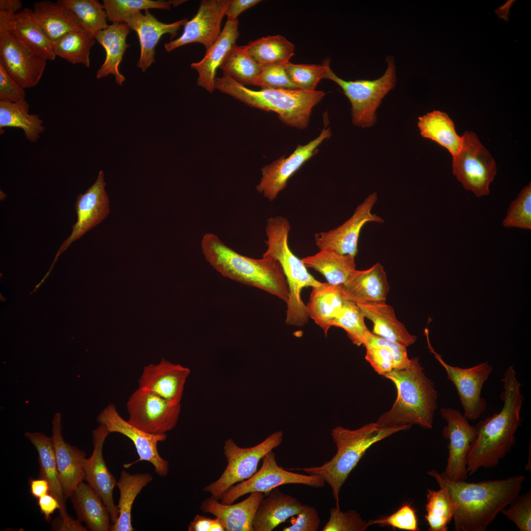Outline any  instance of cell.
<instances>
[{"label":"cell","mask_w":531,"mask_h":531,"mask_svg":"<svg viewBox=\"0 0 531 531\" xmlns=\"http://www.w3.org/2000/svg\"><path fill=\"white\" fill-rule=\"evenodd\" d=\"M427 474L448 493L453 505L454 530L485 531L497 515L520 495L525 476L467 482L453 481L435 470Z\"/></svg>","instance_id":"cell-1"},{"label":"cell","mask_w":531,"mask_h":531,"mask_svg":"<svg viewBox=\"0 0 531 531\" xmlns=\"http://www.w3.org/2000/svg\"><path fill=\"white\" fill-rule=\"evenodd\" d=\"M503 390L500 398L503 402L498 413L480 421L475 426L477 436L467 459V471L472 475L480 468L497 466L514 446L515 433L521 425L520 412L524 400L522 384L513 365L505 371L501 379Z\"/></svg>","instance_id":"cell-2"},{"label":"cell","mask_w":531,"mask_h":531,"mask_svg":"<svg viewBox=\"0 0 531 531\" xmlns=\"http://www.w3.org/2000/svg\"><path fill=\"white\" fill-rule=\"evenodd\" d=\"M384 377L395 384L397 397L391 408L376 422L384 426L415 424L432 428L438 392L434 383L425 375L418 357L411 358L407 367L393 369Z\"/></svg>","instance_id":"cell-3"},{"label":"cell","mask_w":531,"mask_h":531,"mask_svg":"<svg viewBox=\"0 0 531 531\" xmlns=\"http://www.w3.org/2000/svg\"><path fill=\"white\" fill-rule=\"evenodd\" d=\"M201 247L206 260L222 276L256 287L287 302L289 290L280 265L273 258L260 259L238 254L212 233L205 234Z\"/></svg>","instance_id":"cell-4"},{"label":"cell","mask_w":531,"mask_h":531,"mask_svg":"<svg viewBox=\"0 0 531 531\" xmlns=\"http://www.w3.org/2000/svg\"><path fill=\"white\" fill-rule=\"evenodd\" d=\"M411 427V425L384 426L377 422L355 430L337 426L331 433L337 447V452L331 460L319 466L292 470L322 477L331 488L336 506L340 508L341 488L367 450L374 443Z\"/></svg>","instance_id":"cell-5"},{"label":"cell","mask_w":531,"mask_h":531,"mask_svg":"<svg viewBox=\"0 0 531 531\" xmlns=\"http://www.w3.org/2000/svg\"><path fill=\"white\" fill-rule=\"evenodd\" d=\"M215 88L252 107L276 113L285 124L307 127L313 107L323 98V91L263 88L254 90L224 74L216 77Z\"/></svg>","instance_id":"cell-6"},{"label":"cell","mask_w":531,"mask_h":531,"mask_svg":"<svg viewBox=\"0 0 531 531\" xmlns=\"http://www.w3.org/2000/svg\"><path fill=\"white\" fill-rule=\"evenodd\" d=\"M290 225L281 216L269 218L266 221L265 243L267 249L264 256H270L281 266L286 278L289 295L287 303L285 323L291 325L302 326L308 322L306 306L301 298V292L305 287H318L325 283L316 280L307 271L301 260L291 250L288 244Z\"/></svg>","instance_id":"cell-7"},{"label":"cell","mask_w":531,"mask_h":531,"mask_svg":"<svg viewBox=\"0 0 531 531\" xmlns=\"http://www.w3.org/2000/svg\"><path fill=\"white\" fill-rule=\"evenodd\" d=\"M388 66L384 74L374 80L346 81L338 77L327 65L324 78L332 80L343 90L352 105V121L362 128L373 126L376 121V111L383 98L394 87L395 65L393 58H386Z\"/></svg>","instance_id":"cell-8"},{"label":"cell","mask_w":531,"mask_h":531,"mask_svg":"<svg viewBox=\"0 0 531 531\" xmlns=\"http://www.w3.org/2000/svg\"><path fill=\"white\" fill-rule=\"evenodd\" d=\"M283 437L282 431H278L260 443L248 447H241L232 439H227L223 446L227 463L226 467L219 478L206 486L203 491L220 500L235 484L252 476L256 472L260 460L268 452L280 445Z\"/></svg>","instance_id":"cell-9"},{"label":"cell","mask_w":531,"mask_h":531,"mask_svg":"<svg viewBox=\"0 0 531 531\" xmlns=\"http://www.w3.org/2000/svg\"><path fill=\"white\" fill-rule=\"evenodd\" d=\"M461 137V148L453 157V175L476 197L488 195L497 173L495 161L474 132L466 131Z\"/></svg>","instance_id":"cell-10"},{"label":"cell","mask_w":531,"mask_h":531,"mask_svg":"<svg viewBox=\"0 0 531 531\" xmlns=\"http://www.w3.org/2000/svg\"><path fill=\"white\" fill-rule=\"evenodd\" d=\"M260 470L249 478L230 488L221 497V502L234 503L239 498L252 492L266 495L272 489L288 484H299L314 488L323 487L324 480L316 475L301 474L286 470L277 463L276 454L270 451L262 459Z\"/></svg>","instance_id":"cell-11"},{"label":"cell","mask_w":531,"mask_h":531,"mask_svg":"<svg viewBox=\"0 0 531 531\" xmlns=\"http://www.w3.org/2000/svg\"><path fill=\"white\" fill-rule=\"evenodd\" d=\"M424 333L430 352L444 368L447 379L457 390L464 410L463 414L469 419H478L487 406L486 400L481 397V391L484 383L493 371V366L487 361L466 368L451 366L446 363L432 347L427 328H425Z\"/></svg>","instance_id":"cell-12"},{"label":"cell","mask_w":531,"mask_h":531,"mask_svg":"<svg viewBox=\"0 0 531 531\" xmlns=\"http://www.w3.org/2000/svg\"><path fill=\"white\" fill-rule=\"evenodd\" d=\"M128 421L146 432L166 434L176 426L181 404L173 405L148 390L139 387L126 404Z\"/></svg>","instance_id":"cell-13"},{"label":"cell","mask_w":531,"mask_h":531,"mask_svg":"<svg viewBox=\"0 0 531 531\" xmlns=\"http://www.w3.org/2000/svg\"><path fill=\"white\" fill-rule=\"evenodd\" d=\"M47 60L14 34L0 30V64L24 89L38 84Z\"/></svg>","instance_id":"cell-14"},{"label":"cell","mask_w":531,"mask_h":531,"mask_svg":"<svg viewBox=\"0 0 531 531\" xmlns=\"http://www.w3.org/2000/svg\"><path fill=\"white\" fill-rule=\"evenodd\" d=\"M96 420L99 424L104 425L110 434H121L133 442L139 459L134 463L125 464L124 467L128 468L135 463L145 461L153 465L155 472L159 476H165L168 474L169 462L160 455L157 449L158 443L166 439V434H151L134 426L119 415L112 404H109L101 411Z\"/></svg>","instance_id":"cell-15"},{"label":"cell","mask_w":531,"mask_h":531,"mask_svg":"<svg viewBox=\"0 0 531 531\" xmlns=\"http://www.w3.org/2000/svg\"><path fill=\"white\" fill-rule=\"evenodd\" d=\"M441 416L446 421L442 435L448 440V457L444 476L453 481L465 480L468 477L467 459L472 444L477 436L475 427L458 410L451 408L440 410Z\"/></svg>","instance_id":"cell-16"},{"label":"cell","mask_w":531,"mask_h":531,"mask_svg":"<svg viewBox=\"0 0 531 531\" xmlns=\"http://www.w3.org/2000/svg\"><path fill=\"white\" fill-rule=\"evenodd\" d=\"M373 192L368 195L355 208L352 216L338 227L316 234L315 243L320 250L330 249L342 255L355 257L361 229L368 222L383 223L384 219L372 212L377 201Z\"/></svg>","instance_id":"cell-17"},{"label":"cell","mask_w":531,"mask_h":531,"mask_svg":"<svg viewBox=\"0 0 531 531\" xmlns=\"http://www.w3.org/2000/svg\"><path fill=\"white\" fill-rule=\"evenodd\" d=\"M331 135L330 128H324L320 135L308 144L298 145L287 158L281 156L261 169L262 177L256 189L269 202L274 200L286 186L289 178L309 158L318 152L319 146Z\"/></svg>","instance_id":"cell-18"},{"label":"cell","mask_w":531,"mask_h":531,"mask_svg":"<svg viewBox=\"0 0 531 531\" xmlns=\"http://www.w3.org/2000/svg\"><path fill=\"white\" fill-rule=\"evenodd\" d=\"M231 0H203L196 14L184 26L178 38L164 44L166 51L192 43H199L208 51L221 33V25Z\"/></svg>","instance_id":"cell-19"},{"label":"cell","mask_w":531,"mask_h":531,"mask_svg":"<svg viewBox=\"0 0 531 531\" xmlns=\"http://www.w3.org/2000/svg\"><path fill=\"white\" fill-rule=\"evenodd\" d=\"M103 171H100L95 182L84 194H80L75 203L77 222L72 226L70 235L62 243L58 255L65 250L74 241L101 223L110 212L109 199L105 190Z\"/></svg>","instance_id":"cell-20"},{"label":"cell","mask_w":531,"mask_h":531,"mask_svg":"<svg viewBox=\"0 0 531 531\" xmlns=\"http://www.w3.org/2000/svg\"><path fill=\"white\" fill-rule=\"evenodd\" d=\"M110 433L102 424L92 431L93 450L84 462V480L100 496L107 506L112 524L118 516V510L113 499V491L117 481L109 471L103 455L104 442Z\"/></svg>","instance_id":"cell-21"},{"label":"cell","mask_w":531,"mask_h":531,"mask_svg":"<svg viewBox=\"0 0 531 531\" xmlns=\"http://www.w3.org/2000/svg\"><path fill=\"white\" fill-rule=\"evenodd\" d=\"M190 370L162 359L157 364L145 367L138 380L139 387L148 390L173 405L180 404Z\"/></svg>","instance_id":"cell-22"},{"label":"cell","mask_w":531,"mask_h":531,"mask_svg":"<svg viewBox=\"0 0 531 531\" xmlns=\"http://www.w3.org/2000/svg\"><path fill=\"white\" fill-rule=\"evenodd\" d=\"M52 440L60 482L66 499L84 481V451L72 446L63 439L62 414L56 413L52 421Z\"/></svg>","instance_id":"cell-23"},{"label":"cell","mask_w":531,"mask_h":531,"mask_svg":"<svg viewBox=\"0 0 531 531\" xmlns=\"http://www.w3.org/2000/svg\"><path fill=\"white\" fill-rule=\"evenodd\" d=\"M187 21L185 18L172 23L165 24L158 21L148 9L145 10L144 14L138 11L130 17L126 23L130 30H135L138 35L141 52L137 66L143 72L155 61V47L161 37L169 33L171 39H173L177 35L181 26H184Z\"/></svg>","instance_id":"cell-24"},{"label":"cell","mask_w":531,"mask_h":531,"mask_svg":"<svg viewBox=\"0 0 531 531\" xmlns=\"http://www.w3.org/2000/svg\"><path fill=\"white\" fill-rule=\"evenodd\" d=\"M338 287L346 300L356 304L385 302L390 289L386 273L380 263L367 269L355 270L347 281Z\"/></svg>","instance_id":"cell-25"},{"label":"cell","mask_w":531,"mask_h":531,"mask_svg":"<svg viewBox=\"0 0 531 531\" xmlns=\"http://www.w3.org/2000/svg\"><path fill=\"white\" fill-rule=\"evenodd\" d=\"M264 497L262 492H252L239 502L225 504L211 496L202 502L200 509L205 513L213 515L226 531H254V516Z\"/></svg>","instance_id":"cell-26"},{"label":"cell","mask_w":531,"mask_h":531,"mask_svg":"<svg viewBox=\"0 0 531 531\" xmlns=\"http://www.w3.org/2000/svg\"><path fill=\"white\" fill-rule=\"evenodd\" d=\"M0 30L14 34L47 60L55 59L53 43L36 20L32 9L25 8L12 15L0 13Z\"/></svg>","instance_id":"cell-27"},{"label":"cell","mask_w":531,"mask_h":531,"mask_svg":"<svg viewBox=\"0 0 531 531\" xmlns=\"http://www.w3.org/2000/svg\"><path fill=\"white\" fill-rule=\"evenodd\" d=\"M24 435L37 452L40 466L39 478L48 481L49 493L59 503V521L64 524L72 523L74 519L69 516L66 511V499L59 476L51 437L41 432H27Z\"/></svg>","instance_id":"cell-28"},{"label":"cell","mask_w":531,"mask_h":531,"mask_svg":"<svg viewBox=\"0 0 531 531\" xmlns=\"http://www.w3.org/2000/svg\"><path fill=\"white\" fill-rule=\"evenodd\" d=\"M238 19L228 20L218 39L203 59L191 64L198 73L197 84L210 93L215 88L216 70L239 36Z\"/></svg>","instance_id":"cell-29"},{"label":"cell","mask_w":531,"mask_h":531,"mask_svg":"<svg viewBox=\"0 0 531 531\" xmlns=\"http://www.w3.org/2000/svg\"><path fill=\"white\" fill-rule=\"evenodd\" d=\"M264 498L259 505L253 522L254 531H272L282 523L297 514L302 504L295 497L275 488Z\"/></svg>","instance_id":"cell-30"},{"label":"cell","mask_w":531,"mask_h":531,"mask_svg":"<svg viewBox=\"0 0 531 531\" xmlns=\"http://www.w3.org/2000/svg\"><path fill=\"white\" fill-rule=\"evenodd\" d=\"M130 30L126 23H113L95 34V40L104 47L106 53L105 61L96 72L97 79L111 74L120 86L125 81L118 70V66L129 46L126 40Z\"/></svg>","instance_id":"cell-31"},{"label":"cell","mask_w":531,"mask_h":531,"mask_svg":"<svg viewBox=\"0 0 531 531\" xmlns=\"http://www.w3.org/2000/svg\"><path fill=\"white\" fill-rule=\"evenodd\" d=\"M70 498L78 520L91 531H109L112 523L107 506L100 496L88 484L81 482Z\"/></svg>","instance_id":"cell-32"},{"label":"cell","mask_w":531,"mask_h":531,"mask_svg":"<svg viewBox=\"0 0 531 531\" xmlns=\"http://www.w3.org/2000/svg\"><path fill=\"white\" fill-rule=\"evenodd\" d=\"M365 318L373 324L372 333L407 347L416 337L410 334L397 319L392 307L385 302L357 304Z\"/></svg>","instance_id":"cell-33"},{"label":"cell","mask_w":531,"mask_h":531,"mask_svg":"<svg viewBox=\"0 0 531 531\" xmlns=\"http://www.w3.org/2000/svg\"><path fill=\"white\" fill-rule=\"evenodd\" d=\"M32 11L36 20L52 42L71 31L83 29L72 11L59 0L37 1Z\"/></svg>","instance_id":"cell-34"},{"label":"cell","mask_w":531,"mask_h":531,"mask_svg":"<svg viewBox=\"0 0 531 531\" xmlns=\"http://www.w3.org/2000/svg\"><path fill=\"white\" fill-rule=\"evenodd\" d=\"M320 250L314 255L302 258L304 266L323 274L330 285L344 284L356 270L355 257L340 254L330 249Z\"/></svg>","instance_id":"cell-35"},{"label":"cell","mask_w":531,"mask_h":531,"mask_svg":"<svg viewBox=\"0 0 531 531\" xmlns=\"http://www.w3.org/2000/svg\"><path fill=\"white\" fill-rule=\"evenodd\" d=\"M152 480L148 473L130 474L122 470L117 482L119 491L117 505L118 516L111 525L110 531H133L131 513L133 503L143 488Z\"/></svg>","instance_id":"cell-36"},{"label":"cell","mask_w":531,"mask_h":531,"mask_svg":"<svg viewBox=\"0 0 531 531\" xmlns=\"http://www.w3.org/2000/svg\"><path fill=\"white\" fill-rule=\"evenodd\" d=\"M346 301L338 286L326 283L312 288L307 313L324 331L325 335L331 323L342 309Z\"/></svg>","instance_id":"cell-37"},{"label":"cell","mask_w":531,"mask_h":531,"mask_svg":"<svg viewBox=\"0 0 531 531\" xmlns=\"http://www.w3.org/2000/svg\"><path fill=\"white\" fill-rule=\"evenodd\" d=\"M421 135L445 148L454 157L459 151L462 137L456 131L454 122L447 114L434 111L418 118Z\"/></svg>","instance_id":"cell-38"},{"label":"cell","mask_w":531,"mask_h":531,"mask_svg":"<svg viewBox=\"0 0 531 531\" xmlns=\"http://www.w3.org/2000/svg\"><path fill=\"white\" fill-rule=\"evenodd\" d=\"M30 105L26 100L11 102L0 100V130L5 127L22 129L26 139L32 143L36 142L45 128L39 116L29 113Z\"/></svg>","instance_id":"cell-39"},{"label":"cell","mask_w":531,"mask_h":531,"mask_svg":"<svg viewBox=\"0 0 531 531\" xmlns=\"http://www.w3.org/2000/svg\"><path fill=\"white\" fill-rule=\"evenodd\" d=\"M245 47L262 67L286 64L295 50V45L280 35L259 38L250 41Z\"/></svg>","instance_id":"cell-40"},{"label":"cell","mask_w":531,"mask_h":531,"mask_svg":"<svg viewBox=\"0 0 531 531\" xmlns=\"http://www.w3.org/2000/svg\"><path fill=\"white\" fill-rule=\"evenodd\" d=\"M52 43L56 56L73 64L89 66V54L95 39L83 29L71 31Z\"/></svg>","instance_id":"cell-41"},{"label":"cell","mask_w":531,"mask_h":531,"mask_svg":"<svg viewBox=\"0 0 531 531\" xmlns=\"http://www.w3.org/2000/svg\"><path fill=\"white\" fill-rule=\"evenodd\" d=\"M219 68L224 74L245 86L253 85L262 69L247 52L245 46L236 45L228 52Z\"/></svg>","instance_id":"cell-42"},{"label":"cell","mask_w":531,"mask_h":531,"mask_svg":"<svg viewBox=\"0 0 531 531\" xmlns=\"http://www.w3.org/2000/svg\"><path fill=\"white\" fill-rule=\"evenodd\" d=\"M77 17L82 28L94 38L100 30L108 27L103 4L96 0H59Z\"/></svg>","instance_id":"cell-43"},{"label":"cell","mask_w":531,"mask_h":531,"mask_svg":"<svg viewBox=\"0 0 531 531\" xmlns=\"http://www.w3.org/2000/svg\"><path fill=\"white\" fill-rule=\"evenodd\" d=\"M426 514L425 519L429 531H447V526L453 519L454 509L447 492L428 489L426 493Z\"/></svg>","instance_id":"cell-44"},{"label":"cell","mask_w":531,"mask_h":531,"mask_svg":"<svg viewBox=\"0 0 531 531\" xmlns=\"http://www.w3.org/2000/svg\"><path fill=\"white\" fill-rule=\"evenodd\" d=\"M365 318L356 304L346 300L342 309L331 323V326L343 328L352 342L360 346L372 334L365 324Z\"/></svg>","instance_id":"cell-45"},{"label":"cell","mask_w":531,"mask_h":531,"mask_svg":"<svg viewBox=\"0 0 531 531\" xmlns=\"http://www.w3.org/2000/svg\"><path fill=\"white\" fill-rule=\"evenodd\" d=\"M103 5L108 19L113 23H126L136 12L150 8L169 10L172 0H104Z\"/></svg>","instance_id":"cell-46"},{"label":"cell","mask_w":531,"mask_h":531,"mask_svg":"<svg viewBox=\"0 0 531 531\" xmlns=\"http://www.w3.org/2000/svg\"><path fill=\"white\" fill-rule=\"evenodd\" d=\"M329 63V59H326L322 65L288 62L285 66L290 79L299 89L313 91L320 80L324 78Z\"/></svg>","instance_id":"cell-47"},{"label":"cell","mask_w":531,"mask_h":531,"mask_svg":"<svg viewBox=\"0 0 531 531\" xmlns=\"http://www.w3.org/2000/svg\"><path fill=\"white\" fill-rule=\"evenodd\" d=\"M506 228L531 229V184L524 187L510 204L502 222Z\"/></svg>","instance_id":"cell-48"},{"label":"cell","mask_w":531,"mask_h":531,"mask_svg":"<svg viewBox=\"0 0 531 531\" xmlns=\"http://www.w3.org/2000/svg\"><path fill=\"white\" fill-rule=\"evenodd\" d=\"M369 526L368 522L363 520L355 510L342 512L335 506L330 509L329 520L322 531H365Z\"/></svg>","instance_id":"cell-49"},{"label":"cell","mask_w":531,"mask_h":531,"mask_svg":"<svg viewBox=\"0 0 531 531\" xmlns=\"http://www.w3.org/2000/svg\"><path fill=\"white\" fill-rule=\"evenodd\" d=\"M369 526L378 525L390 526L393 529L410 531H419L418 520L415 510L410 504H403L396 511L389 516L383 517L368 521Z\"/></svg>","instance_id":"cell-50"},{"label":"cell","mask_w":531,"mask_h":531,"mask_svg":"<svg viewBox=\"0 0 531 531\" xmlns=\"http://www.w3.org/2000/svg\"><path fill=\"white\" fill-rule=\"evenodd\" d=\"M501 513L513 522L521 531H531V490L519 495Z\"/></svg>","instance_id":"cell-51"},{"label":"cell","mask_w":531,"mask_h":531,"mask_svg":"<svg viewBox=\"0 0 531 531\" xmlns=\"http://www.w3.org/2000/svg\"><path fill=\"white\" fill-rule=\"evenodd\" d=\"M253 86L269 89H298L290 79L285 65H271L262 67Z\"/></svg>","instance_id":"cell-52"},{"label":"cell","mask_w":531,"mask_h":531,"mask_svg":"<svg viewBox=\"0 0 531 531\" xmlns=\"http://www.w3.org/2000/svg\"><path fill=\"white\" fill-rule=\"evenodd\" d=\"M363 346L368 347H384L391 352L394 361V369H403L409 365L411 359L407 354L406 347L372 333L365 342Z\"/></svg>","instance_id":"cell-53"},{"label":"cell","mask_w":531,"mask_h":531,"mask_svg":"<svg viewBox=\"0 0 531 531\" xmlns=\"http://www.w3.org/2000/svg\"><path fill=\"white\" fill-rule=\"evenodd\" d=\"M291 517V525L283 529V531H317L321 520L319 515L313 506L303 504L299 512Z\"/></svg>","instance_id":"cell-54"},{"label":"cell","mask_w":531,"mask_h":531,"mask_svg":"<svg viewBox=\"0 0 531 531\" xmlns=\"http://www.w3.org/2000/svg\"><path fill=\"white\" fill-rule=\"evenodd\" d=\"M365 359L380 375L384 376L394 369L393 356L389 350L384 347H368Z\"/></svg>","instance_id":"cell-55"},{"label":"cell","mask_w":531,"mask_h":531,"mask_svg":"<svg viewBox=\"0 0 531 531\" xmlns=\"http://www.w3.org/2000/svg\"><path fill=\"white\" fill-rule=\"evenodd\" d=\"M0 100L11 102L26 100L25 89L14 80L0 64Z\"/></svg>","instance_id":"cell-56"},{"label":"cell","mask_w":531,"mask_h":531,"mask_svg":"<svg viewBox=\"0 0 531 531\" xmlns=\"http://www.w3.org/2000/svg\"><path fill=\"white\" fill-rule=\"evenodd\" d=\"M37 504L41 513L47 522L51 520V515L60 508L58 500L49 493L37 499Z\"/></svg>","instance_id":"cell-57"},{"label":"cell","mask_w":531,"mask_h":531,"mask_svg":"<svg viewBox=\"0 0 531 531\" xmlns=\"http://www.w3.org/2000/svg\"><path fill=\"white\" fill-rule=\"evenodd\" d=\"M259 0H231L226 15L228 20H234L242 12L255 5Z\"/></svg>","instance_id":"cell-58"},{"label":"cell","mask_w":531,"mask_h":531,"mask_svg":"<svg viewBox=\"0 0 531 531\" xmlns=\"http://www.w3.org/2000/svg\"><path fill=\"white\" fill-rule=\"evenodd\" d=\"M30 491L33 497L38 499L41 496L49 493L50 487L47 480L39 478L38 479H30Z\"/></svg>","instance_id":"cell-59"},{"label":"cell","mask_w":531,"mask_h":531,"mask_svg":"<svg viewBox=\"0 0 531 531\" xmlns=\"http://www.w3.org/2000/svg\"><path fill=\"white\" fill-rule=\"evenodd\" d=\"M212 519L196 515L187 527L188 531H209Z\"/></svg>","instance_id":"cell-60"},{"label":"cell","mask_w":531,"mask_h":531,"mask_svg":"<svg viewBox=\"0 0 531 531\" xmlns=\"http://www.w3.org/2000/svg\"><path fill=\"white\" fill-rule=\"evenodd\" d=\"M22 3L20 0H0V13L12 15L19 12Z\"/></svg>","instance_id":"cell-61"},{"label":"cell","mask_w":531,"mask_h":531,"mask_svg":"<svg viewBox=\"0 0 531 531\" xmlns=\"http://www.w3.org/2000/svg\"><path fill=\"white\" fill-rule=\"evenodd\" d=\"M512 2V0L507 1L496 11L497 14L499 15L500 17L503 18L506 21L508 20V16L509 15L508 10Z\"/></svg>","instance_id":"cell-62"},{"label":"cell","mask_w":531,"mask_h":531,"mask_svg":"<svg viewBox=\"0 0 531 531\" xmlns=\"http://www.w3.org/2000/svg\"><path fill=\"white\" fill-rule=\"evenodd\" d=\"M225 529L220 521L217 518L212 519L209 531H225Z\"/></svg>","instance_id":"cell-63"}]
</instances>
